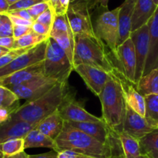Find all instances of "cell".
<instances>
[{
	"label": "cell",
	"instance_id": "681fc988",
	"mask_svg": "<svg viewBox=\"0 0 158 158\" xmlns=\"http://www.w3.org/2000/svg\"><path fill=\"white\" fill-rule=\"evenodd\" d=\"M2 158H29V155L25 151L12 156H2Z\"/></svg>",
	"mask_w": 158,
	"mask_h": 158
},
{
	"label": "cell",
	"instance_id": "cb8c5ba5",
	"mask_svg": "<svg viewBox=\"0 0 158 158\" xmlns=\"http://www.w3.org/2000/svg\"><path fill=\"white\" fill-rule=\"evenodd\" d=\"M137 88L143 97L151 94L158 95V68L143 76L137 83Z\"/></svg>",
	"mask_w": 158,
	"mask_h": 158
},
{
	"label": "cell",
	"instance_id": "4dcf8cb0",
	"mask_svg": "<svg viewBox=\"0 0 158 158\" xmlns=\"http://www.w3.org/2000/svg\"><path fill=\"white\" fill-rule=\"evenodd\" d=\"M19 97L6 86H0V108L10 107L19 103Z\"/></svg>",
	"mask_w": 158,
	"mask_h": 158
},
{
	"label": "cell",
	"instance_id": "7402d4cb",
	"mask_svg": "<svg viewBox=\"0 0 158 158\" xmlns=\"http://www.w3.org/2000/svg\"><path fill=\"white\" fill-rule=\"evenodd\" d=\"M25 149L35 148H50L59 152L56 143L54 140L40 132L36 128L31 131L24 138Z\"/></svg>",
	"mask_w": 158,
	"mask_h": 158
},
{
	"label": "cell",
	"instance_id": "ba28073f",
	"mask_svg": "<svg viewBox=\"0 0 158 158\" xmlns=\"http://www.w3.org/2000/svg\"><path fill=\"white\" fill-rule=\"evenodd\" d=\"M58 82L45 76L15 86L7 87L10 89L19 99H24L27 101L36 100L43 97L54 87Z\"/></svg>",
	"mask_w": 158,
	"mask_h": 158
},
{
	"label": "cell",
	"instance_id": "f1b7e54d",
	"mask_svg": "<svg viewBox=\"0 0 158 158\" xmlns=\"http://www.w3.org/2000/svg\"><path fill=\"white\" fill-rule=\"evenodd\" d=\"M141 154L147 155L151 151H158V130L147 134L139 140Z\"/></svg>",
	"mask_w": 158,
	"mask_h": 158
},
{
	"label": "cell",
	"instance_id": "d4e9b609",
	"mask_svg": "<svg viewBox=\"0 0 158 158\" xmlns=\"http://www.w3.org/2000/svg\"><path fill=\"white\" fill-rule=\"evenodd\" d=\"M146 103V119L149 124L158 130V95L151 94L144 97Z\"/></svg>",
	"mask_w": 158,
	"mask_h": 158
},
{
	"label": "cell",
	"instance_id": "6125c7cd",
	"mask_svg": "<svg viewBox=\"0 0 158 158\" xmlns=\"http://www.w3.org/2000/svg\"><path fill=\"white\" fill-rule=\"evenodd\" d=\"M0 20H1V14H0Z\"/></svg>",
	"mask_w": 158,
	"mask_h": 158
},
{
	"label": "cell",
	"instance_id": "f907efd6",
	"mask_svg": "<svg viewBox=\"0 0 158 158\" xmlns=\"http://www.w3.org/2000/svg\"><path fill=\"white\" fill-rule=\"evenodd\" d=\"M60 2L63 9L66 12H67V9L69 8V4H70V0H60Z\"/></svg>",
	"mask_w": 158,
	"mask_h": 158
},
{
	"label": "cell",
	"instance_id": "277c9868",
	"mask_svg": "<svg viewBox=\"0 0 158 158\" xmlns=\"http://www.w3.org/2000/svg\"><path fill=\"white\" fill-rule=\"evenodd\" d=\"M73 66L86 64L105 72L114 70L116 66L105 49V46L97 37L74 36Z\"/></svg>",
	"mask_w": 158,
	"mask_h": 158
},
{
	"label": "cell",
	"instance_id": "9f6ffc18",
	"mask_svg": "<svg viewBox=\"0 0 158 158\" xmlns=\"http://www.w3.org/2000/svg\"><path fill=\"white\" fill-rule=\"evenodd\" d=\"M137 158H148V157L147 155H143V154H141V155L139 156V157Z\"/></svg>",
	"mask_w": 158,
	"mask_h": 158
},
{
	"label": "cell",
	"instance_id": "836d02e7",
	"mask_svg": "<svg viewBox=\"0 0 158 158\" xmlns=\"http://www.w3.org/2000/svg\"><path fill=\"white\" fill-rule=\"evenodd\" d=\"M50 7L51 5L49 2H42L34 5L33 6L28 9L27 11L30 14L31 16L32 17L34 21H35V19H36L39 15H41L42 13H43L45 11H46Z\"/></svg>",
	"mask_w": 158,
	"mask_h": 158
},
{
	"label": "cell",
	"instance_id": "b9f144b4",
	"mask_svg": "<svg viewBox=\"0 0 158 158\" xmlns=\"http://www.w3.org/2000/svg\"><path fill=\"white\" fill-rule=\"evenodd\" d=\"M8 14L14 15V16L19 17V18L29 20V21L34 22V19L31 16L30 14L27 11V9H21V10H15V11H11V12H6Z\"/></svg>",
	"mask_w": 158,
	"mask_h": 158
},
{
	"label": "cell",
	"instance_id": "f6af8a7d",
	"mask_svg": "<svg viewBox=\"0 0 158 158\" xmlns=\"http://www.w3.org/2000/svg\"><path fill=\"white\" fill-rule=\"evenodd\" d=\"M78 153L75 151H69V150H64L58 152L57 158H76Z\"/></svg>",
	"mask_w": 158,
	"mask_h": 158
},
{
	"label": "cell",
	"instance_id": "8fae6325",
	"mask_svg": "<svg viewBox=\"0 0 158 158\" xmlns=\"http://www.w3.org/2000/svg\"><path fill=\"white\" fill-rule=\"evenodd\" d=\"M111 73L114 74L120 81L127 105L140 116L143 117H146L145 98L137 90V85L134 82L131 81L117 66L114 68Z\"/></svg>",
	"mask_w": 158,
	"mask_h": 158
},
{
	"label": "cell",
	"instance_id": "8992f818",
	"mask_svg": "<svg viewBox=\"0 0 158 158\" xmlns=\"http://www.w3.org/2000/svg\"><path fill=\"white\" fill-rule=\"evenodd\" d=\"M120 7L111 11L103 12L94 24L97 38L107 46L114 59H117L118 40V15Z\"/></svg>",
	"mask_w": 158,
	"mask_h": 158
},
{
	"label": "cell",
	"instance_id": "74e56055",
	"mask_svg": "<svg viewBox=\"0 0 158 158\" xmlns=\"http://www.w3.org/2000/svg\"><path fill=\"white\" fill-rule=\"evenodd\" d=\"M32 29L35 33L45 36H49L51 32V27L46 26L43 23H38L36 21L33 22V24L32 26Z\"/></svg>",
	"mask_w": 158,
	"mask_h": 158
},
{
	"label": "cell",
	"instance_id": "8d00e7d4",
	"mask_svg": "<svg viewBox=\"0 0 158 158\" xmlns=\"http://www.w3.org/2000/svg\"><path fill=\"white\" fill-rule=\"evenodd\" d=\"M44 2L43 0H19L17 2L11 5L8 12L15 10H21V9H28L30 7L33 6L37 3Z\"/></svg>",
	"mask_w": 158,
	"mask_h": 158
},
{
	"label": "cell",
	"instance_id": "f35d334b",
	"mask_svg": "<svg viewBox=\"0 0 158 158\" xmlns=\"http://www.w3.org/2000/svg\"><path fill=\"white\" fill-rule=\"evenodd\" d=\"M94 3H95V0H70L69 5L86 8L90 12L91 15H92L93 11L95 9Z\"/></svg>",
	"mask_w": 158,
	"mask_h": 158
},
{
	"label": "cell",
	"instance_id": "603a6c76",
	"mask_svg": "<svg viewBox=\"0 0 158 158\" xmlns=\"http://www.w3.org/2000/svg\"><path fill=\"white\" fill-rule=\"evenodd\" d=\"M116 132L118 135L124 158H137L141 155V150L138 139L132 137L123 131Z\"/></svg>",
	"mask_w": 158,
	"mask_h": 158
},
{
	"label": "cell",
	"instance_id": "db71d44e",
	"mask_svg": "<svg viewBox=\"0 0 158 158\" xmlns=\"http://www.w3.org/2000/svg\"><path fill=\"white\" fill-rule=\"evenodd\" d=\"M76 158H98V157H93V156H89V155H86V154H77V157H76Z\"/></svg>",
	"mask_w": 158,
	"mask_h": 158
},
{
	"label": "cell",
	"instance_id": "4fadbf2b",
	"mask_svg": "<svg viewBox=\"0 0 158 158\" xmlns=\"http://www.w3.org/2000/svg\"><path fill=\"white\" fill-rule=\"evenodd\" d=\"M116 60L118 63L117 67L119 68L131 81L135 83L137 59L134 45L131 37L117 47Z\"/></svg>",
	"mask_w": 158,
	"mask_h": 158
},
{
	"label": "cell",
	"instance_id": "11a10c76",
	"mask_svg": "<svg viewBox=\"0 0 158 158\" xmlns=\"http://www.w3.org/2000/svg\"><path fill=\"white\" fill-rule=\"evenodd\" d=\"M6 1L8 2V3L9 4V6H11V5L14 4V3L17 2L18 1H19V0H6Z\"/></svg>",
	"mask_w": 158,
	"mask_h": 158
},
{
	"label": "cell",
	"instance_id": "4316f807",
	"mask_svg": "<svg viewBox=\"0 0 158 158\" xmlns=\"http://www.w3.org/2000/svg\"><path fill=\"white\" fill-rule=\"evenodd\" d=\"M49 36L39 35L33 31H31L26 35L20 37L15 40L13 49H25V48H32L43 42L46 41L49 39Z\"/></svg>",
	"mask_w": 158,
	"mask_h": 158
},
{
	"label": "cell",
	"instance_id": "1f68e13d",
	"mask_svg": "<svg viewBox=\"0 0 158 158\" xmlns=\"http://www.w3.org/2000/svg\"><path fill=\"white\" fill-rule=\"evenodd\" d=\"M13 36V24L6 14H1L0 37Z\"/></svg>",
	"mask_w": 158,
	"mask_h": 158
},
{
	"label": "cell",
	"instance_id": "7a4b0ae2",
	"mask_svg": "<svg viewBox=\"0 0 158 158\" xmlns=\"http://www.w3.org/2000/svg\"><path fill=\"white\" fill-rule=\"evenodd\" d=\"M68 96L67 82L58 83L43 97L32 101H26L20 106L12 114L11 120H22L37 125L57 110Z\"/></svg>",
	"mask_w": 158,
	"mask_h": 158
},
{
	"label": "cell",
	"instance_id": "9a60e30c",
	"mask_svg": "<svg viewBox=\"0 0 158 158\" xmlns=\"http://www.w3.org/2000/svg\"><path fill=\"white\" fill-rule=\"evenodd\" d=\"M121 131L140 140L145 135L155 131V129L149 124L146 117L140 116L127 105L126 114Z\"/></svg>",
	"mask_w": 158,
	"mask_h": 158
},
{
	"label": "cell",
	"instance_id": "60d3db41",
	"mask_svg": "<svg viewBox=\"0 0 158 158\" xmlns=\"http://www.w3.org/2000/svg\"><path fill=\"white\" fill-rule=\"evenodd\" d=\"M4 14H6V15L9 17V19H11V21H12V24L13 25L32 27V24H33V22H32V21H29V20L19 18V17L14 16V15H10V14H8V13H4Z\"/></svg>",
	"mask_w": 158,
	"mask_h": 158
},
{
	"label": "cell",
	"instance_id": "9c48e42d",
	"mask_svg": "<svg viewBox=\"0 0 158 158\" xmlns=\"http://www.w3.org/2000/svg\"><path fill=\"white\" fill-rule=\"evenodd\" d=\"M66 15L74 36L97 37L92 22V15L87 9L69 5Z\"/></svg>",
	"mask_w": 158,
	"mask_h": 158
},
{
	"label": "cell",
	"instance_id": "c3c4849f",
	"mask_svg": "<svg viewBox=\"0 0 158 158\" xmlns=\"http://www.w3.org/2000/svg\"><path fill=\"white\" fill-rule=\"evenodd\" d=\"M9 4L6 0H0V14L8 12L9 9Z\"/></svg>",
	"mask_w": 158,
	"mask_h": 158
},
{
	"label": "cell",
	"instance_id": "7bdbcfd3",
	"mask_svg": "<svg viewBox=\"0 0 158 158\" xmlns=\"http://www.w3.org/2000/svg\"><path fill=\"white\" fill-rule=\"evenodd\" d=\"M15 40V38L13 36L0 37V46L12 50L14 48Z\"/></svg>",
	"mask_w": 158,
	"mask_h": 158
},
{
	"label": "cell",
	"instance_id": "83f0119b",
	"mask_svg": "<svg viewBox=\"0 0 158 158\" xmlns=\"http://www.w3.org/2000/svg\"><path fill=\"white\" fill-rule=\"evenodd\" d=\"M25 151L23 138L9 139L0 142V154L2 156H12Z\"/></svg>",
	"mask_w": 158,
	"mask_h": 158
},
{
	"label": "cell",
	"instance_id": "7dc6e473",
	"mask_svg": "<svg viewBox=\"0 0 158 158\" xmlns=\"http://www.w3.org/2000/svg\"><path fill=\"white\" fill-rule=\"evenodd\" d=\"M108 2L109 0H95V9H101L103 11H107Z\"/></svg>",
	"mask_w": 158,
	"mask_h": 158
},
{
	"label": "cell",
	"instance_id": "2e32d148",
	"mask_svg": "<svg viewBox=\"0 0 158 158\" xmlns=\"http://www.w3.org/2000/svg\"><path fill=\"white\" fill-rule=\"evenodd\" d=\"M137 0H126L120 6L118 15V40L117 47L131 37L132 17Z\"/></svg>",
	"mask_w": 158,
	"mask_h": 158
},
{
	"label": "cell",
	"instance_id": "6da1fadb",
	"mask_svg": "<svg viewBox=\"0 0 158 158\" xmlns=\"http://www.w3.org/2000/svg\"><path fill=\"white\" fill-rule=\"evenodd\" d=\"M59 152L64 150L75 151L98 158L123 157L118 135L113 144H104L86 134V133L70 126L65 121L63 129L55 140Z\"/></svg>",
	"mask_w": 158,
	"mask_h": 158
},
{
	"label": "cell",
	"instance_id": "d6a6232c",
	"mask_svg": "<svg viewBox=\"0 0 158 158\" xmlns=\"http://www.w3.org/2000/svg\"><path fill=\"white\" fill-rule=\"evenodd\" d=\"M34 47V46H33ZM30 48H25V49H12L9 51L7 54L4 55L3 56L0 57V69L4 66H7L8 64L11 63L12 60H15L16 57L19 56L20 55L26 52V51L29 50Z\"/></svg>",
	"mask_w": 158,
	"mask_h": 158
},
{
	"label": "cell",
	"instance_id": "d590c367",
	"mask_svg": "<svg viewBox=\"0 0 158 158\" xmlns=\"http://www.w3.org/2000/svg\"><path fill=\"white\" fill-rule=\"evenodd\" d=\"M55 15V12L52 9V8L50 7L47 10L45 11L43 13H42L41 15H39L36 19H35V21L38 22V23H43V24L46 25V26H49L52 29V23H53Z\"/></svg>",
	"mask_w": 158,
	"mask_h": 158
},
{
	"label": "cell",
	"instance_id": "ab89813d",
	"mask_svg": "<svg viewBox=\"0 0 158 158\" xmlns=\"http://www.w3.org/2000/svg\"><path fill=\"white\" fill-rule=\"evenodd\" d=\"M32 30V27L13 25V37L15 38V40H17V39L26 35Z\"/></svg>",
	"mask_w": 158,
	"mask_h": 158
},
{
	"label": "cell",
	"instance_id": "91938a15",
	"mask_svg": "<svg viewBox=\"0 0 158 158\" xmlns=\"http://www.w3.org/2000/svg\"><path fill=\"white\" fill-rule=\"evenodd\" d=\"M43 1H44V2H49V0H43Z\"/></svg>",
	"mask_w": 158,
	"mask_h": 158
},
{
	"label": "cell",
	"instance_id": "bcb514c9",
	"mask_svg": "<svg viewBox=\"0 0 158 158\" xmlns=\"http://www.w3.org/2000/svg\"><path fill=\"white\" fill-rule=\"evenodd\" d=\"M57 154H58V152L55 151H51L45 154L29 155V158H57Z\"/></svg>",
	"mask_w": 158,
	"mask_h": 158
},
{
	"label": "cell",
	"instance_id": "e0dca14e",
	"mask_svg": "<svg viewBox=\"0 0 158 158\" xmlns=\"http://www.w3.org/2000/svg\"><path fill=\"white\" fill-rule=\"evenodd\" d=\"M44 76L43 61L24 69L10 74L7 77L0 78V86L10 87L18 86L35 78Z\"/></svg>",
	"mask_w": 158,
	"mask_h": 158
},
{
	"label": "cell",
	"instance_id": "f546056e",
	"mask_svg": "<svg viewBox=\"0 0 158 158\" xmlns=\"http://www.w3.org/2000/svg\"><path fill=\"white\" fill-rule=\"evenodd\" d=\"M51 32H64V33H67L72 36H74L66 14L55 15Z\"/></svg>",
	"mask_w": 158,
	"mask_h": 158
},
{
	"label": "cell",
	"instance_id": "44dd1931",
	"mask_svg": "<svg viewBox=\"0 0 158 158\" xmlns=\"http://www.w3.org/2000/svg\"><path fill=\"white\" fill-rule=\"evenodd\" d=\"M64 123L65 120L60 115V110L58 109L49 117H46L40 122L37 124L36 129L55 140L63 131Z\"/></svg>",
	"mask_w": 158,
	"mask_h": 158
},
{
	"label": "cell",
	"instance_id": "94428289",
	"mask_svg": "<svg viewBox=\"0 0 158 158\" xmlns=\"http://www.w3.org/2000/svg\"><path fill=\"white\" fill-rule=\"evenodd\" d=\"M2 154H0V158H2Z\"/></svg>",
	"mask_w": 158,
	"mask_h": 158
},
{
	"label": "cell",
	"instance_id": "f5cc1de1",
	"mask_svg": "<svg viewBox=\"0 0 158 158\" xmlns=\"http://www.w3.org/2000/svg\"><path fill=\"white\" fill-rule=\"evenodd\" d=\"M9 51H10L9 49H6V48H3L2 47V46H0V57L3 56L4 55L7 54Z\"/></svg>",
	"mask_w": 158,
	"mask_h": 158
},
{
	"label": "cell",
	"instance_id": "3957f363",
	"mask_svg": "<svg viewBox=\"0 0 158 158\" xmlns=\"http://www.w3.org/2000/svg\"><path fill=\"white\" fill-rule=\"evenodd\" d=\"M101 102L102 119L116 131L122 130L126 114L127 103L118 79L110 73V79L98 96Z\"/></svg>",
	"mask_w": 158,
	"mask_h": 158
},
{
	"label": "cell",
	"instance_id": "52a82bcc",
	"mask_svg": "<svg viewBox=\"0 0 158 158\" xmlns=\"http://www.w3.org/2000/svg\"><path fill=\"white\" fill-rule=\"evenodd\" d=\"M47 44L48 40H46V41L36 45L34 47L30 48L26 52L12 60L7 66L1 68L0 78L7 77L10 74L43 62L45 59Z\"/></svg>",
	"mask_w": 158,
	"mask_h": 158
},
{
	"label": "cell",
	"instance_id": "484cf974",
	"mask_svg": "<svg viewBox=\"0 0 158 158\" xmlns=\"http://www.w3.org/2000/svg\"><path fill=\"white\" fill-rule=\"evenodd\" d=\"M51 38L53 39L59 46L63 49L68 58L73 64V52H74V36L64 32H50Z\"/></svg>",
	"mask_w": 158,
	"mask_h": 158
},
{
	"label": "cell",
	"instance_id": "ac0fdd59",
	"mask_svg": "<svg viewBox=\"0 0 158 158\" xmlns=\"http://www.w3.org/2000/svg\"><path fill=\"white\" fill-rule=\"evenodd\" d=\"M150 29L149 52L143 76L158 68V6L155 13L148 23Z\"/></svg>",
	"mask_w": 158,
	"mask_h": 158
},
{
	"label": "cell",
	"instance_id": "e575fe53",
	"mask_svg": "<svg viewBox=\"0 0 158 158\" xmlns=\"http://www.w3.org/2000/svg\"><path fill=\"white\" fill-rule=\"evenodd\" d=\"M19 104V103L14 105V106H10V107L0 108V126L10 121L12 114L20 106Z\"/></svg>",
	"mask_w": 158,
	"mask_h": 158
},
{
	"label": "cell",
	"instance_id": "680465c9",
	"mask_svg": "<svg viewBox=\"0 0 158 158\" xmlns=\"http://www.w3.org/2000/svg\"><path fill=\"white\" fill-rule=\"evenodd\" d=\"M114 158H124V157H114Z\"/></svg>",
	"mask_w": 158,
	"mask_h": 158
},
{
	"label": "cell",
	"instance_id": "be15d7a7",
	"mask_svg": "<svg viewBox=\"0 0 158 158\" xmlns=\"http://www.w3.org/2000/svg\"><path fill=\"white\" fill-rule=\"evenodd\" d=\"M148 158H149V157H148Z\"/></svg>",
	"mask_w": 158,
	"mask_h": 158
},
{
	"label": "cell",
	"instance_id": "5bb4252c",
	"mask_svg": "<svg viewBox=\"0 0 158 158\" xmlns=\"http://www.w3.org/2000/svg\"><path fill=\"white\" fill-rule=\"evenodd\" d=\"M60 115L65 121L69 122H102V118L96 117L77 103L73 97L68 96L59 108Z\"/></svg>",
	"mask_w": 158,
	"mask_h": 158
},
{
	"label": "cell",
	"instance_id": "5b68a950",
	"mask_svg": "<svg viewBox=\"0 0 158 158\" xmlns=\"http://www.w3.org/2000/svg\"><path fill=\"white\" fill-rule=\"evenodd\" d=\"M43 68L45 77L56 80L58 83H66L73 70V64L66 52L50 36L48 39Z\"/></svg>",
	"mask_w": 158,
	"mask_h": 158
},
{
	"label": "cell",
	"instance_id": "816d5d0a",
	"mask_svg": "<svg viewBox=\"0 0 158 158\" xmlns=\"http://www.w3.org/2000/svg\"><path fill=\"white\" fill-rule=\"evenodd\" d=\"M147 156L149 158H158V151H151V152L148 153Z\"/></svg>",
	"mask_w": 158,
	"mask_h": 158
},
{
	"label": "cell",
	"instance_id": "7c38bea8",
	"mask_svg": "<svg viewBox=\"0 0 158 158\" xmlns=\"http://www.w3.org/2000/svg\"><path fill=\"white\" fill-rule=\"evenodd\" d=\"M75 70L95 95L99 96L105 84L110 79V73L86 64H79L73 66Z\"/></svg>",
	"mask_w": 158,
	"mask_h": 158
},
{
	"label": "cell",
	"instance_id": "6f0895ef",
	"mask_svg": "<svg viewBox=\"0 0 158 158\" xmlns=\"http://www.w3.org/2000/svg\"><path fill=\"white\" fill-rule=\"evenodd\" d=\"M153 1H154V2L155 3L156 6H158V0H153Z\"/></svg>",
	"mask_w": 158,
	"mask_h": 158
},
{
	"label": "cell",
	"instance_id": "ee69618b",
	"mask_svg": "<svg viewBox=\"0 0 158 158\" xmlns=\"http://www.w3.org/2000/svg\"><path fill=\"white\" fill-rule=\"evenodd\" d=\"M51 7L55 12L56 15H64L66 13V11L63 9L60 2V0H49Z\"/></svg>",
	"mask_w": 158,
	"mask_h": 158
},
{
	"label": "cell",
	"instance_id": "d6986e66",
	"mask_svg": "<svg viewBox=\"0 0 158 158\" xmlns=\"http://www.w3.org/2000/svg\"><path fill=\"white\" fill-rule=\"evenodd\" d=\"M157 9L153 0H137L132 17V32L148 24Z\"/></svg>",
	"mask_w": 158,
	"mask_h": 158
},
{
	"label": "cell",
	"instance_id": "ffe728a7",
	"mask_svg": "<svg viewBox=\"0 0 158 158\" xmlns=\"http://www.w3.org/2000/svg\"><path fill=\"white\" fill-rule=\"evenodd\" d=\"M36 126L22 120H11L0 126V142L9 139H24L31 131L36 128Z\"/></svg>",
	"mask_w": 158,
	"mask_h": 158
},
{
	"label": "cell",
	"instance_id": "30bf717a",
	"mask_svg": "<svg viewBox=\"0 0 158 158\" xmlns=\"http://www.w3.org/2000/svg\"><path fill=\"white\" fill-rule=\"evenodd\" d=\"M131 38L134 43L137 59L135 74V84L137 85L143 76L145 65L149 52L150 29L148 23L140 27V29L131 32Z\"/></svg>",
	"mask_w": 158,
	"mask_h": 158
}]
</instances>
